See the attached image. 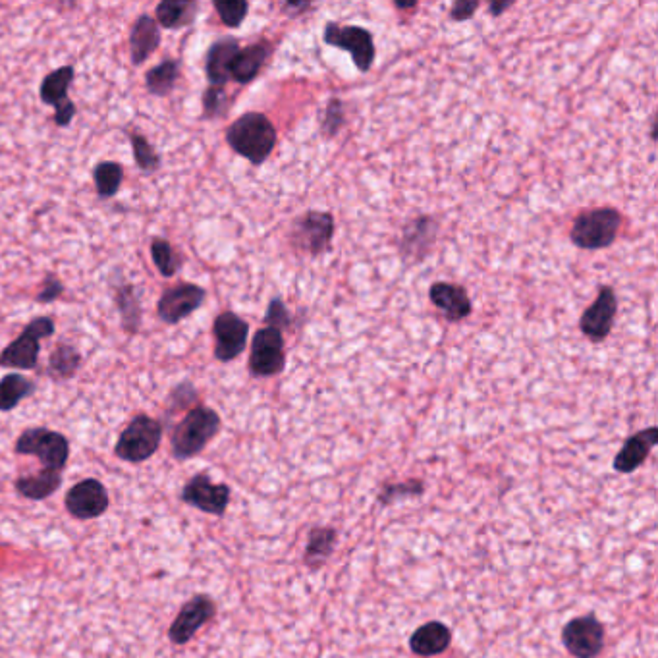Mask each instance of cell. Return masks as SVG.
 <instances>
[{"mask_svg": "<svg viewBox=\"0 0 658 658\" xmlns=\"http://www.w3.org/2000/svg\"><path fill=\"white\" fill-rule=\"evenodd\" d=\"M271 55H273V47L267 41L251 43L244 49H240L232 62V68H230V80L240 83V85H247V83L257 80V76L267 66Z\"/></svg>", "mask_w": 658, "mask_h": 658, "instance_id": "obj_20", "label": "cell"}, {"mask_svg": "<svg viewBox=\"0 0 658 658\" xmlns=\"http://www.w3.org/2000/svg\"><path fill=\"white\" fill-rule=\"evenodd\" d=\"M180 62L174 58H166L159 66L151 68L145 74V87L155 97H166L174 91L176 83L180 80Z\"/></svg>", "mask_w": 658, "mask_h": 658, "instance_id": "obj_27", "label": "cell"}, {"mask_svg": "<svg viewBox=\"0 0 658 658\" xmlns=\"http://www.w3.org/2000/svg\"><path fill=\"white\" fill-rule=\"evenodd\" d=\"M323 41L338 51L350 53L359 72H369L377 58L373 33L361 26H340L329 22L323 31Z\"/></svg>", "mask_w": 658, "mask_h": 658, "instance_id": "obj_10", "label": "cell"}, {"mask_svg": "<svg viewBox=\"0 0 658 658\" xmlns=\"http://www.w3.org/2000/svg\"><path fill=\"white\" fill-rule=\"evenodd\" d=\"M658 427H649L624 442L620 452L614 458V469L618 473H633L637 467L649 458L651 450L657 446Z\"/></svg>", "mask_w": 658, "mask_h": 658, "instance_id": "obj_21", "label": "cell"}, {"mask_svg": "<svg viewBox=\"0 0 658 658\" xmlns=\"http://www.w3.org/2000/svg\"><path fill=\"white\" fill-rule=\"evenodd\" d=\"M35 392V383L20 373H8L0 379V412H12Z\"/></svg>", "mask_w": 658, "mask_h": 658, "instance_id": "obj_29", "label": "cell"}, {"mask_svg": "<svg viewBox=\"0 0 658 658\" xmlns=\"http://www.w3.org/2000/svg\"><path fill=\"white\" fill-rule=\"evenodd\" d=\"M64 506L68 514L76 520H95L101 518L110 506V496L107 487L99 479H83L76 483L68 493Z\"/></svg>", "mask_w": 658, "mask_h": 658, "instance_id": "obj_15", "label": "cell"}, {"mask_svg": "<svg viewBox=\"0 0 658 658\" xmlns=\"http://www.w3.org/2000/svg\"><path fill=\"white\" fill-rule=\"evenodd\" d=\"M429 300L450 323H460L473 313V302L466 288L454 282H435L429 290Z\"/></svg>", "mask_w": 658, "mask_h": 658, "instance_id": "obj_18", "label": "cell"}, {"mask_svg": "<svg viewBox=\"0 0 658 658\" xmlns=\"http://www.w3.org/2000/svg\"><path fill=\"white\" fill-rule=\"evenodd\" d=\"M217 614V604L207 595H193L188 603L184 604L178 612V616L172 620L168 628V639L170 643L182 647L188 645L195 637V633L201 630L209 620H213Z\"/></svg>", "mask_w": 658, "mask_h": 658, "instance_id": "obj_14", "label": "cell"}, {"mask_svg": "<svg viewBox=\"0 0 658 658\" xmlns=\"http://www.w3.org/2000/svg\"><path fill=\"white\" fill-rule=\"evenodd\" d=\"M425 493V485L419 479H410L404 483H392V485H384L383 491L379 494V502L381 504H390L402 498H412V496H419Z\"/></svg>", "mask_w": 658, "mask_h": 658, "instance_id": "obj_38", "label": "cell"}, {"mask_svg": "<svg viewBox=\"0 0 658 658\" xmlns=\"http://www.w3.org/2000/svg\"><path fill=\"white\" fill-rule=\"evenodd\" d=\"M151 257H153L157 271L166 278L178 275L182 269V257L178 255V251L170 242H166L165 238H155L151 242Z\"/></svg>", "mask_w": 658, "mask_h": 658, "instance_id": "obj_33", "label": "cell"}, {"mask_svg": "<svg viewBox=\"0 0 658 658\" xmlns=\"http://www.w3.org/2000/svg\"><path fill=\"white\" fill-rule=\"evenodd\" d=\"M55 334V321L51 317L33 319L22 334L12 340L0 354V367L4 369H22L31 371L39 363L41 340L51 338Z\"/></svg>", "mask_w": 658, "mask_h": 658, "instance_id": "obj_7", "label": "cell"}, {"mask_svg": "<svg viewBox=\"0 0 658 658\" xmlns=\"http://www.w3.org/2000/svg\"><path fill=\"white\" fill-rule=\"evenodd\" d=\"M249 373L255 379L276 377L286 369V342L284 332L263 327L257 330L251 340L249 354Z\"/></svg>", "mask_w": 658, "mask_h": 658, "instance_id": "obj_9", "label": "cell"}, {"mask_svg": "<svg viewBox=\"0 0 658 658\" xmlns=\"http://www.w3.org/2000/svg\"><path fill=\"white\" fill-rule=\"evenodd\" d=\"M230 149L253 166L265 165L275 151L278 134L275 124L263 112H246L226 128Z\"/></svg>", "mask_w": 658, "mask_h": 658, "instance_id": "obj_1", "label": "cell"}, {"mask_svg": "<svg viewBox=\"0 0 658 658\" xmlns=\"http://www.w3.org/2000/svg\"><path fill=\"white\" fill-rule=\"evenodd\" d=\"M199 2L195 0H163L157 4V24L159 28L182 29L192 26L197 18Z\"/></svg>", "mask_w": 658, "mask_h": 658, "instance_id": "obj_24", "label": "cell"}, {"mask_svg": "<svg viewBox=\"0 0 658 658\" xmlns=\"http://www.w3.org/2000/svg\"><path fill=\"white\" fill-rule=\"evenodd\" d=\"M514 0H494V2H491L489 4V12H491V16L493 18H498V16H502L506 10H510V8H514Z\"/></svg>", "mask_w": 658, "mask_h": 658, "instance_id": "obj_45", "label": "cell"}, {"mask_svg": "<svg viewBox=\"0 0 658 658\" xmlns=\"http://www.w3.org/2000/svg\"><path fill=\"white\" fill-rule=\"evenodd\" d=\"M230 496V487L226 483H215L205 471L193 475L182 489V502L211 516H222L226 512Z\"/></svg>", "mask_w": 658, "mask_h": 658, "instance_id": "obj_13", "label": "cell"}, {"mask_svg": "<svg viewBox=\"0 0 658 658\" xmlns=\"http://www.w3.org/2000/svg\"><path fill=\"white\" fill-rule=\"evenodd\" d=\"M220 427V415L213 408L201 404L193 406L172 431L170 444L174 458L178 462H186L201 454L209 442L219 435Z\"/></svg>", "mask_w": 658, "mask_h": 658, "instance_id": "obj_2", "label": "cell"}, {"mask_svg": "<svg viewBox=\"0 0 658 658\" xmlns=\"http://www.w3.org/2000/svg\"><path fill=\"white\" fill-rule=\"evenodd\" d=\"M452 643V631L442 622H427L413 631L410 649L417 657H437L448 651Z\"/></svg>", "mask_w": 658, "mask_h": 658, "instance_id": "obj_23", "label": "cell"}, {"mask_svg": "<svg viewBox=\"0 0 658 658\" xmlns=\"http://www.w3.org/2000/svg\"><path fill=\"white\" fill-rule=\"evenodd\" d=\"M132 149H134L136 165L145 174H153L161 168V155L155 151V147L147 141L145 136L132 134Z\"/></svg>", "mask_w": 658, "mask_h": 658, "instance_id": "obj_35", "label": "cell"}, {"mask_svg": "<svg viewBox=\"0 0 658 658\" xmlns=\"http://www.w3.org/2000/svg\"><path fill=\"white\" fill-rule=\"evenodd\" d=\"M82 365V354L72 344H58L49 357L47 373L56 381L72 379Z\"/></svg>", "mask_w": 658, "mask_h": 658, "instance_id": "obj_31", "label": "cell"}, {"mask_svg": "<svg viewBox=\"0 0 658 658\" xmlns=\"http://www.w3.org/2000/svg\"><path fill=\"white\" fill-rule=\"evenodd\" d=\"M566 651L576 658H597L603 653L604 626L593 614L570 620L562 630Z\"/></svg>", "mask_w": 658, "mask_h": 658, "instance_id": "obj_11", "label": "cell"}, {"mask_svg": "<svg viewBox=\"0 0 658 658\" xmlns=\"http://www.w3.org/2000/svg\"><path fill=\"white\" fill-rule=\"evenodd\" d=\"M207 298L205 288L197 284H180L176 288L166 290L157 303L159 319L166 325H178L180 321L193 315Z\"/></svg>", "mask_w": 658, "mask_h": 658, "instance_id": "obj_17", "label": "cell"}, {"mask_svg": "<svg viewBox=\"0 0 658 658\" xmlns=\"http://www.w3.org/2000/svg\"><path fill=\"white\" fill-rule=\"evenodd\" d=\"M309 8H313L311 2H284L282 4V12L288 14V16H292V18H294V12H298L296 16H300V14H303Z\"/></svg>", "mask_w": 658, "mask_h": 658, "instance_id": "obj_44", "label": "cell"}, {"mask_svg": "<svg viewBox=\"0 0 658 658\" xmlns=\"http://www.w3.org/2000/svg\"><path fill=\"white\" fill-rule=\"evenodd\" d=\"M651 139L653 141H657V122H655V118H653V124H651Z\"/></svg>", "mask_w": 658, "mask_h": 658, "instance_id": "obj_47", "label": "cell"}, {"mask_svg": "<svg viewBox=\"0 0 658 658\" xmlns=\"http://www.w3.org/2000/svg\"><path fill=\"white\" fill-rule=\"evenodd\" d=\"M114 302L118 307L122 327L128 334H138L141 327V305H139L136 288L132 284H122L116 288Z\"/></svg>", "mask_w": 658, "mask_h": 658, "instance_id": "obj_30", "label": "cell"}, {"mask_svg": "<svg viewBox=\"0 0 658 658\" xmlns=\"http://www.w3.org/2000/svg\"><path fill=\"white\" fill-rule=\"evenodd\" d=\"M93 180H95L97 195L101 199H109L118 193L124 182V168L112 161L99 163L93 168Z\"/></svg>", "mask_w": 658, "mask_h": 658, "instance_id": "obj_32", "label": "cell"}, {"mask_svg": "<svg viewBox=\"0 0 658 658\" xmlns=\"http://www.w3.org/2000/svg\"><path fill=\"white\" fill-rule=\"evenodd\" d=\"M624 226V215L614 207H597L577 215L570 240L577 249L599 251L612 246Z\"/></svg>", "mask_w": 658, "mask_h": 658, "instance_id": "obj_3", "label": "cell"}, {"mask_svg": "<svg viewBox=\"0 0 658 658\" xmlns=\"http://www.w3.org/2000/svg\"><path fill=\"white\" fill-rule=\"evenodd\" d=\"M394 6H396L398 10H412L417 4H415V2H400V0H396Z\"/></svg>", "mask_w": 658, "mask_h": 658, "instance_id": "obj_46", "label": "cell"}, {"mask_svg": "<svg viewBox=\"0 0 658 658\" xmlns=\"http://www.w3.org/2000/svg\"><path fill=\"white\" fill-rule=\"evenodd\" d=\"M265 325L271 327V329L280 330V332L292 327V313L288 311V305L284 303L282 298H273L267 305Z\"/></svg>", "mask_w": 658, "mask_h": 658, "instance_id": "obj_39", "label": "cell"}, {"mask_svg": "<svg viewBox=\"0 0 658 658\" xmlns=\"http://www.w3.org/2000/svg\"><path fill=\"white\" fill-rule=\"evenodd\" d=\"M618 315V296L612 286H601L597 298L581 313L579 330L595 344L604 342L614 329Z\"/></svg>", "mask_w": 658, "mask_h": 658, "instance_id": "obj_12", "label": "cell"}, {"mask_svg": "<svg viewBox=\"0 0 658 658\" xmlns=\"http://www.w3.org/2000/svg\"><path fill=\"white\" fill-rule=\"evenodd\" d=\"M336 222L327 211H307L290 226V246L307 257H323L332 249Z\"/></svg>", "mask_w": 658, "mask_h": 658, "instance_id": "obj_5", "label": "cell"}, {"mask_svg": "<svg viewBox=\"0 0 658 658\" xmlns=\"http://www.w3.org/2000/svg\"><path fill=\"white\" fill-rule=\"evenodd\" d=\"M74 116H76V105L68 99V101H64L62 105H58L55 109L56 126L58 128H68L70 122L74 120Z\"/></svg>", "mask_w": 658, "mask_h": 658, "instance_id": "obj_43", "label": "cell"}, {"mask_svg": "<svg viewBox=\"0 0 658 658\" xmlns=\"http://www.w3.org/2000/svg\"><path fill=\"white\" fill-rule=\"evenodd\" d=\"M161 45V28L153 16L141 14L130 33V55L134 66H141Z\"/></svg>", "mask_w": 658, "mask_h": 658, "instance_id": "obj_22", "label": "cell"}, {"mask_svg": "<svg viewBox=\"0 0 658 658\" xmlns=\"http://www.w3.org/2000/svg\"><path fill=\"white\" fill-rule=\"evenodd\" d=\"M62 485V473H53V471H37L33 475H24L14 481V487L20 496L28 500H45L60 489Z\"/></svg>", "mask_w": 658, "mask_h": 658, "instance_id": "obj_25", "label": "cell"}, {"mask_svg": "<svg viewBox=\"0 0 658 658\" xmlns=\"http://www.w3.org/2000/svg\"><path fill=\"white\" fill-rule=\"evenodd\" d=\"M74 78H76L74 66H62L55 72H51L41 83V89H39L41 101L55 109L64 101H68V91H70Z\"/></svg>", "mask_w": 658, "mask_h": 658, "instance_id": "obj_28", "label": "cell"}, {"mask_svg": "<svg viewBox=\"0 0 658 658\" xmlns=\"http://www.w3.org/2000/svg\"><path fill=\"white\" fill-rule=\"evenodd\" d=\"M440 220L433 215H415L400 230L396 249L404 265H421L437 246Z\"/></svg>", "mask_w": 658, "mask_h": 658, "instance_id": "obj_8", "label": "cell"}, {"mask_svg": "<svg viewBox=\"0 0 658 658\" xmlns=\"http://www.w3.org/2000/svg\"><path fill=\"white\" fill-rule=\"evenodd\" d=\"M338 541V533L332 527H315L309 531L307 547H305V564L309 568H321L334 552Z\"/></svg>", "mask_w": 658, "mask_h": 658, "instance_id": "obj_26", "label": "cell"}, {"mask_svg": "<svg viewBox=\"0 0 658 658\" xmlns=\"http://www.w3.org/2000/svg\"><path fill=\"white\" fill-rule=\"evenodd\" d=\"M479 6H481L479 0H458L450 8V20L452 22H467L475 16Z\"/></svg>", "mask_w": 658, "mask_h": 658, "instance_id": "obj_41", "label": "cell"}, {"mask_svg": "<svg viewBox=\"0 0 658 658\" xmlns=\"http://www.w3.org/2000/svg\"><path fill=\"white\" fill-rule=\"evenodd\" d=\"M64 292V284L56 278V276H47L45 282H43V288L41 292L37 294V302L39 303H51L55 302L56 298H60Z\"/></svg>", "mask_w": 658, "mask_h": 658, "instance_id": "obj_42", "label": "cell"}, {"mask_svg": "<svg viewBox=\"0 0 658 658\" xmlns=\"http://www.w3.org/2000/svg\"><path fill=\"white\" fill-rule=\"evenodd\" d=\"M14 452L22 456H35L45 471L62 473L70 458L68 439L47 427L26 429L14 444Z\"/></svg>", "mask_w": 658, "mask_h": 658, "instance_id": "obj_6", "label": "cell"}, {"mask_svg": "<svg viewBox=\"0 0 658 658\" xmlns=\"http://www.w3.org/2000/svg\"><path fill=\"white\" fill-rule=\"evenodd\" d=\"M215 357L220 363L234 361L244 354L249 338V325L234 311H222L213 323Z\"/></svg>", "mask_w": 658, "mask_h": 658, "instance_id": "obj_16", "label": "cell"}, {"mask_svg": "<svg viewBox=\"0 0 658 658\" xmlns=\"http://www.w3.org/2000/svg\"><path fill=\"white\" fill-rule=\"evenodd\" d=\"M344 126H346L344 103L338 97H330L321 118V136L325 139L336 138Z\"/></svg>", "mask_w": 658, "mask_h": 658, "instance_id": "obj_34", "label": "cell"}, {"mask_svg": "<svg viewBox=\"0 0 658 658\" xmlns=\"http://www.w3.org/2000/svg\"><path fill=\"white\" fill-rule=\"evenodd\" d=\"M213 6L226 28L238 29L246 22L249 12V2L246 0H215Z\"/></svg>", "mask_w": 658, "mask_h": 658, "instance_id": "obj_36", "label": "cell"}, {"mask_svg": "<svg viewBox=\"0 0 658 658\" xmlns=\"http://www.w3.org/2000/svg\"><path fill=\"white\" fill-rule=\"evenodd\" d=\"M240 41L236 37H222L215 41L205 56V74L207 80L215 87H224L230 80L232 62L240 51Z\"/></svg>", "mask_w": 658, "mask_h": 658, "instance_id": "obj_19", "label": "cell"}, {"mask_svg": "<svg viewBox=\"0 0 658 658\" xmlns=\"http://www.w3.org/2000/svg\"><path fill=\"white\" fill-rule=\"evenodd\" d=\"M197 400V390L193 388L192 383L178 384L174 388V392L170 394V404H172V412H178L180 408H188Z\"/></svg>", "mask_w": 658, "mask_h": 658, "instance_id": "obj_40", "label": "cell"}, {"mask_svg": "<svg viewBox=\"0 0 658 658\" xmlns=\"http://www.w3.org/2000/svg\"><path fill=\"white\" fill-rule=\"evenodd\" d=\"M228 107H230V99L224 87H215L209 85L203 93V116L207 120H217L228 114Z\"/></svg>", "mask_w": 658, "mask_h": 658, "instance_id": "obj_37", "label": "cell"}, {"mask_svg": "<svg viewBox=\"0 0 658 658\" xmlns=\"http://www.w3.org/2000/svg\"><path fill=\"white\" fill-rule=\"evenodd\" d=\"M161 440L163 423L155 417H149L147 413H139L120 433L114 446V454L128 464H141L155 456L161 446Z\"/></svg>", "mask_w": 658, "mask_h": 658, "instance_id": "obj_4", "label": "cell"}]
</instances>
